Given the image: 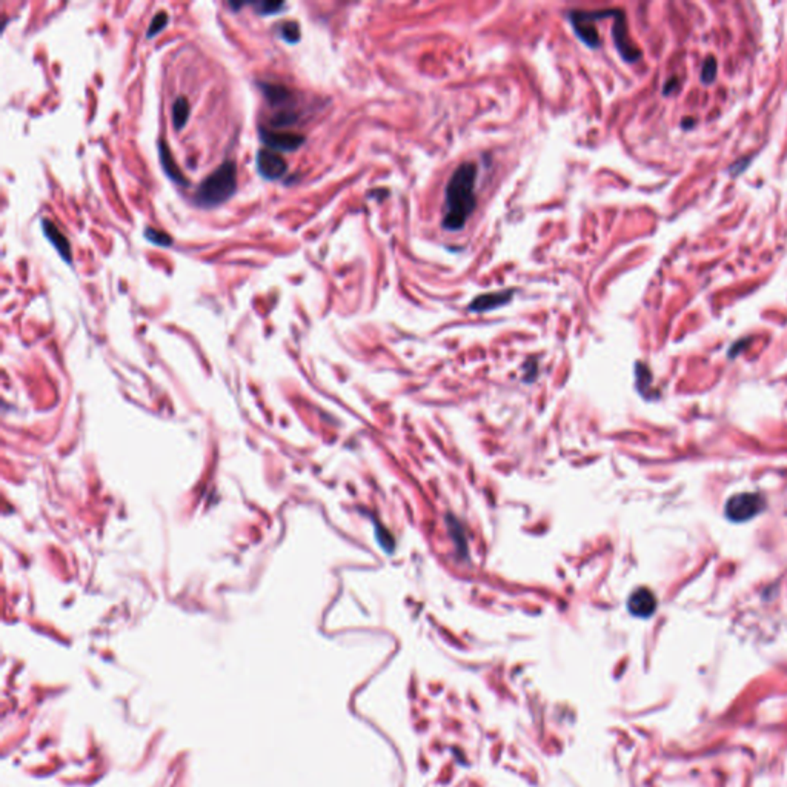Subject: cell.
Listing matches in <instances>:
<instances>
[{
	"instance_id": "18",
	"label": "cell",
	"mask_w": 787,
	"mask_h": 787,
	"mask_svg": "<svg viewBox=\"0 0 787 787\" xmlns=\"http://www.w3.org/2000/svg\"><path fill=\"white\" fill-rule=\"evenodd\" d=\"M254 8H256L257 14L260 16H269V14H276V12L280 11L282 8H284V3L283 2H258V3H252Z\"/></svg>"
},
{
	"instance_id": "8",
	"label": "cell",
	"mask_w": 787,
	"mask_h": 787,
	"mask_svg": "<svg viewBox=\"0 0 787 787\" xmlns=\"http://www.w3.org/2000/svg\"><path fill=\"white\" fill-rule=\"evenodd\" d=\"M627 609L632 615L640 618H647L655 612L657 598L651 589L638 588L631 594L627 600Z\"/></svg>"
},
{
	"instance_id": "20",
	"label": "cell",
	"mask_w": 787,
	"mask_h": 787,
	"mask_svg": "<svg viewBox=\"0 0 787 787\" xmlns=\"http://www.w3.org/2000/svg\"><path fill=\"white\" fill-rule=\"evenodd\" d=\"M675 85H677V79L672 77V79L668 82V84H666V88L663 90V93H664V94H669L670 90H675Z\"/></svg>"
},
{
	"instance_id": "17",
	"label": "cell",
	"mask_w": 787,
	"mask_h": 787,
	"mask_svg": "<svg viewBox=\"0 0 787 787\" xmlns=\"http://www.w3.org/2000/svg\"><path fill=\"white\" fill-rule=\"evenodd\" d=\"M297 119H298V116L294 111H288V110L278 111L276 116L271 119V126H274V128H282V126H288V125L295 123Z\"/></svg>"
},
{
	"instance_id": "13",
	"label": "cell",
	"mask_w": 787,
	"mask_h": 787,
	"mask_svg": "<svg viewBox=\"0 0 787 787\" xmlns=\"http://www.w3.org/2000/svg\"><path fill=\"white\" fill-rule=\"evenodd\" d=\"M189 114H191V105H189V100L183 96H179L173 104V112H171V116H173V125L177 131H180L183 126L186 125L188 119H189Z\"/></svg>"
},
{
	"instance_id": "15",
	"label": "cell",
	"mask_w": 787,
	"mask_h": 787,
	"mask_svg": "<svg viewBox=\"0 0 787 787\" xmlns=\"http://www.w3.org/2000/svg\"><path fill=\"white\" fill-rule=\"evenodd\" d=\"M145 239H148L151 243H154L157 246H169L173 245V239H171L167 232L160 231V230H156V228L148 226L145 228Z\"/></svg>"
},
{
	"instance_id": "11",
	"label": "cell",
	"mask_w": 787,
	"mask_h": 787,
	"mask_svg": "<svg viewBox=\"0 0 787 787\" xmlns=\"http://www.w3.org/2000/svg\"><path fill=\"white\" fill-rule=\"evenodd\" d=\"M513 293H516L513 289H506V291H497V293L481 294L469 304V311H474V313H486V311H492L498 306H503V304L512 300Z\"/></svg>"
},
{
	"instance_id": "14",
	"label": "cell",
	"mask_w": 787,
	"mask_h": 787,
	"mask_svg": "<svg viewBox=\"0 0 787 787\" xmlns=\"http://www.w3.org/2000/svg\"><path fill=\"white\" fill-rule=\"evenodd\" d=\"M278 36L282 37L284 42L288 43H297L300 40V25L297 22H283V23H278Z\"/></svg>"
},
{
	"instance_id": "2",
	"label": "cell",
	"mask_w": 787,
	"mask_h": 787,
	"mask_svg": "<svg viewBox=\"0 0 787 787\" xmlns=\"http://www.w3.org/2000/svg\"><path fill=\"white\" fill-rule=\"evenodd\" d=\"M237 189V165L226 160L203 179L195 191V203L203 208H214L225 203Z\"/></svg>"
},
{
	"instance_id": "9",
	"label": "cell",
	"mask_w": 787,
	"mask_h": 787,
	"mask_svg": "<svg viewBox=\"0 0 787 787\" xmlns=\"http://www.w3.org/2000/svg\"><path fill=\"white\" fill-rule=\"evenodd\" d=\"M257 85L272 108H284L294 101V91L288 86L274 82H258Z\"/></svg>"
},
{
	"instance_id": "7",
	"label": "cell",
	"mask_w": 787,
	"mask_h": 787,
	"mask_svg": "<svg viewBox=\"0 0 787 787\" xmlns=\"http://www.w3.org/2000/svg\"><path fill=\"white\" fill-rule=\"evenodd\" d=\"M612 37H614V43L615 47H617L620 56L623 57L626 62H635L641 57L640 49L633 45L632 40L629 39V34H627V25H626V17H625V12L623 11H617V14H615V22H614V27H612Z\"/></svg>"
},
{
	"instance_id": "16",
	"label": "cell",
	"mask_w": 787,
	"mask_h": 787,
	"mask_svg": "<svg viewBox=\"0 0 787 787\" xmlns=\"http://www.w3.org/2000/svg\"><path fill=\"white\" fill-rule=\"evenodd\" d=\"M168 19H169V17H168V14H167V12H165V11H158L157 14H156L154 17H152V21H151V23H149V28H148V31H147V37H148V39H152V37L160 33V31H162L165 27H167Z\"/></svg>"
},
{
	"instance_id": "6",
	"label": "cell",
	"mask_w": 787,
	"mask_h": 787,
	"mask_svg": "<svg viewBox=\"0 0 787 787\" xmlns=\"http://www.w3.org/2000/svg\"><path fill=\"white\" fill-rule=\"evenodd\" d=\"M256 167L257 173L263 177L265 180H278L287 174L288 171V162L284 160L283 156L278 152L262 148L257 151L256 154Z\"/></svg>"
},
{
	"instance_id": "3",
	"label": "cell",
	"mask_w": 787,
	"mask_h": 787,
	"mask_svg": "<svg viewBox=\"0 0 787 787\" xmlns=\"http://www.w3.org/2000/svg\"><path fill=\"white\" fill-rule=\"evenodd\" d=\"M617 10L605 11H572L570 12V22H572L577 36L590 48H598L601 45L598 29L594 27L595 21L606 19L615 14Z\"/></svg>"
},
{
	"instance_id": "5",
	"label": "cell",
	"mask_w": 787,
	"mask_h": 787,
	"mask_svg": "<svg viewBox=\"0 0 787 787\" xmlns=\"http://www.w3.org/2000/svg\"><path fill=\"white\" fill-rule=\"evenodd\" d=\"M258 136L263 145L276 152H293L304 143V136L295 134V132H282L274 131L266 126H258Z\"/></svg>"
},
{
	"instance_id": "10",
	"label": "cell",
	"mask_w": 787,
	"mask_h": 787,
	"mask_svg": "<svg viewBox=\"0 0 787 787\" xmlns=\"http://www.w3.org/2000/svg\"><path fill=\"white\" fill-rule=\"evenodd\" d=\"M42 230L43 234H45V237L51 242V245L54 246V250L59 252V256L65 260L66 263H71L73 258L71 245H69V240L66 239L65 234H63L59 228L56 226L54 221L49 219L42 220Z\"/></svg>"
},
{
	"instance_id": "12",
	"label": "cell",
	"mask_w": 787,
	"mask_h": 787,
	"mask_svg": "<svg viewBox=\"0 0 787 787\" xmlns=\"http://www.w3.org/2000/svg\"><path fill=\"white\" fill-rule=\"evenodd\" d=\"M158 154H160V165L165 171V174H167L173 182L179 183V185H182V186H186L188 185L186 177L182 174L180 168L177 167L174 157H173V154H171L168 145L165 141L158 142Z\"/></svg>"
},
{
	"instance_id": "4",
	"label": "cell",
	"mask_w": 787,
	"mask_h": 787,
	"mask_svg": "<svg viewBox=\"0 0 787 787\" xmlns=\"http://www.w3.org/2000/svg\"><path fill=\"white\" fill-rule=\"evenodd\" d=\"M764 506H766L764 497H761L760 494L742 492L738 495H734V497L727 501L726 516L729 520H732V522L742 523L763 512Z\"/></svg>"
},
{
	"instance_id": "1",
	"label": "cell",
	"mask_w": 787,
	"mask_h": 787,
	"mask_svg": "<svg viewBox=\"0 0 787 787\" xmlns=\"http://www.w3.org/2000/svg\"><path fill=\"white\" fill-rule=\"evenodd\" d=\"M479 168L474 162H463L450 175L444 189V214L441 226L448 231L465 228L468 219L477 208L475 182Z\"/></svg>"
},
{
	"instance_id": "19",
	"label": "cell",
	"mask_w": 787,
	"mask_h": 787,
	"mask_svg": "<svg viewBox=\"0 0 787 787\" xmlns=\"http://www.w3.org/2000/svg\"><path fill=\"white\" fill-rule=\"evenodd\" d=\"M715 75H716V60L714 57H707L706 62H704L703 69H701V80L703 84H712L715 80Z\"/></svg>"
}]
</instances>
